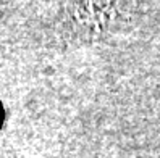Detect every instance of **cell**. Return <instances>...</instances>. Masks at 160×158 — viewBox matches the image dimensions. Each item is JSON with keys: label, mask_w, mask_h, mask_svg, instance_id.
<instances>
[{"label": "cell", "mask_w": 160, "mask_h": 158, "mask_svg": "<svg viewBox=\"0 0 160 158\" xmlns=\"http://www.w3.org/2000/svg\"><path fill=\"white\" fill-rule=\"evenodd\" d=\"M0 121H2V108H0Z\"/></svg>", "instance_id": "2"}, {"label": "cell", "mask_w": 160, "mask_h": 158, "mask_svg": "<svg viewBox=\"0 0 160 158\" xmlns=\"http://www.w3.org/2000/svg\"><path fill=\"white\" fill-rule=\"evenodd\" d=\"M138 0H68L60 13V36L71 44L105 39L134 12Z\"/></svg>", "instance_id": "1"}]
</instances>
